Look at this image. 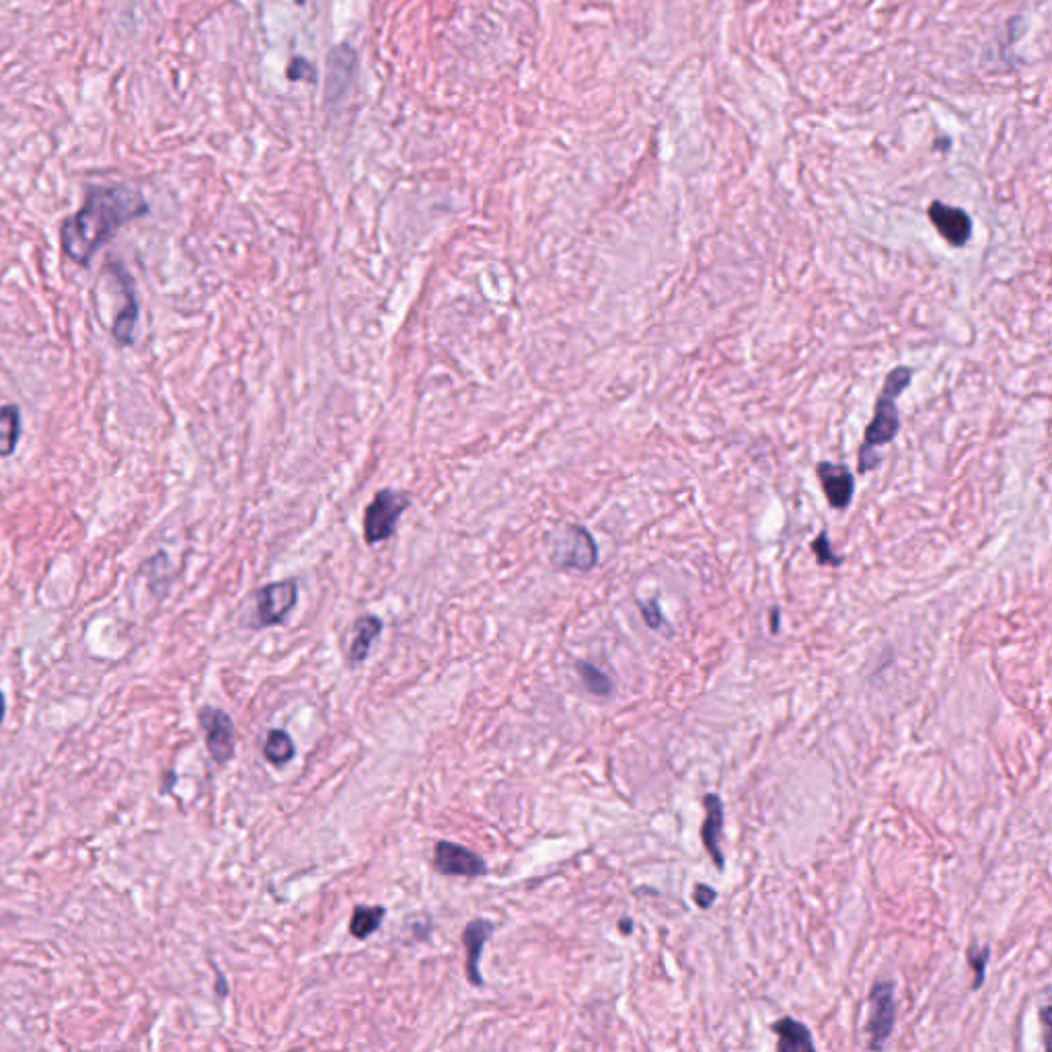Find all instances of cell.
I'll return each instance as SVG.
<instances>
[{
	"instance_id": "1",
	"label": "cell",
	"mask_w": 1052,
	"mask_h": 1052,
	"mask_svg": "<svg viewBox=\"0 0 1052 1052\" xmlns=\"http://www.w3.org/2000/svg\"><path fill=\"white\" fill-rule=\"evenodd\" d=\"M148 202L130 185H97L89 187L83 206L64 220L60 241L64 255L89 266L95 253L105 247L124 224L144 216Z\"/></svg>"
},
{
	"instance_id": "2",
	"label": "cell",
	"mask_w": 1052,
	"mask_h": 1052,
	"mask_svg": "<svg viewBox=\"0 0 1052 1052\" xmlns=\"http://www.w3.org/2000/svg\"><path fill=\"white\" fill-rule=\"evenodd\" d=\"M911 381H913V368L909 366H896L886 377L882 395L878 397L876 407H874V420L866 428V440H863V444L859 446V457H857L859 473H868L870 469H876L882 461L878 448L890 444L896 438L900 430L896 399L905 393Z\"/></svg>"
},
{
	"instance_id": "3",
	"label": "cell",
	"mask_w": 1052,
	"mask_h": 1052,
	"mask_svg": "<svg viewBox=\"0 0 1052 1052\" xmlns=\"http://www.w3.org/2000/svg\"><path fill=\"white\" fill-rule=\"evenodd\" d=\"M409 496L395 490H381L364 510V539L377 545L395 535L401 514L409 508Z\"/></svg>"
},
{
	"instance_id": "4",
	"label": "cell",
	"mask_w": 1052,
	"mask_h": 1052,
	"mask_svg": "<svg viewBox=\"0 0 1052 1052\" xmlns=\"http://www.w3.org/2000/svg\"><path fill=\"white\" fill-rule=\"evenodd\" d=\"M553 566L561 570L590 572L598 563V547L588 529L580 524H570L563 531L551 551Z\"/></svg>"
},
{
	"instance_id": "5",
	"label": "cell",
	"mask_w": 1052,
	"mask_h": 1052,
	"mask_svg": "<svg viewBox=\"0 0 1052 1052\" xmlns=\"http://www.w3.org/2000/svg\"><path fill=\"white\" fill-rule=\"evenodd\" d=\"M298 586L294 580L274 582L257 590V619L253 627H270L286 621L290 611L296 607Z\"/></svg>"
},
{
	"instance_id": "6",
	"label": "cell",
	"mask_w": 1052,
	"mask_h": 1052,
	"mask_svg": "<svg viewBox=\"0 0 1052 1052\" xmlns=\"http://www.w3.org/2000/svg\"><path fill=\"white\" fill-rule=\"evenodd\" d=\"M198 720L206 734V746L210 757L224 765L235 757V724L227 711L218 707L204 705L198 713Z\"/></svg>"
},
{
	"instance_id": "7",
	"label": "cell",
	"mask_w": 1052,
	"mask_h": 1052,
	"mask_svg": "<svg viewBox=\"0 0 1052 1052\" xmlns=\"http://www.w3.org/2000/svg\"><path fill=\"white\" fill-rule=\"evenodd\" d=\"M896 1020L894 985L890 981H878L870 991V1020H868V1048L880 1050L888 1042Z\"/></svg>"
},
{
	"instance_id": "8",
	"label": "cell",
	"mask_w": 1052,
	"mask_h": 1052,
	"mask_svg": "<svg viewBox=\"0 0 1052 1052\" xmlns=\"http://www.w3.org/2000/svg\"><path fill=\"white\" fill-rule=\"evenodd\" d=\"M434 866L442 876H461V878H479L487 874V863L473 853L471 849L438 841L434 847Z\"/></svg>"
},
{
	"instance_id": "9",
	"label": "cell",
	"mask_w": 1052,
	"mask_h": 1052,
	"mask_svg": "<svg viewBox=\"0 0 1052 1052\" xmlns=\"http://www.w3.org/2000/svg\"><path fill=\"white\" fill-rule=\"evenodd\" d=\"M107 270H109L111 276L118 278V282H120V286L124 290L126 305L118 313L116 323H114V331H111V333H114V342L120 348H126V346H132V342H134V329H136V321H138V300H136V292H134V280L126 272V268L122 266L120 261H109Z\"/></svg>"
},
{
	"instance_id": "10",
	"label": "cell",
	"mask_w": 1052,
	"mask_h": 1052,
	"mask_svg": "<svg viewBox=\"0 0 1052 1052\" xmlns=\"http://www.w3.org/2000/svg\"><path fill=\"white\" fill-rule=\"evenodd\" d=\"M816 475L820 479L822 492L826 496L831 508L845 510L855 496V475L847 469V465H835V463H818Z\"/></svg>"
},
{
	"instance_id": "11",
	"label": "cell",
	"mask_w": 1052,
	"mask_h": 1052,
	"mask_svg": "<svg viewBox=\"0 0 1052 1052\" xmlns=\"http://www.w3.org/2000/svg\"><path fill=\"white\" fill-rule=\"evenodd\" d=\"M929 220L942 239L954 247H964L972 235V220L962 208H954L944 202H931Z\"/></svg>"
},
{
	"instance_id": "12",
	"label": "cell",
	"mask_w": 1052,
	"mask_h": 1052,
	"mask_svg": "<svg viewBox=\"0 0 1052 1052\" xmlns=\"http://www.w3.org/2000/svg\"><path fill=\"white\" fill-rule=\"evenodd\" d=\"M494 929L496 925L487 919H475L463 929V946H465V956H467L465 972H467V981L473 987H483L485 983L479 972V960L483 954V946L487 944V939L492 937Z\"/></svg>"
},
{
	"instance_id": "13",
	"label": "cell",
	"mask_w": 1052,
	"mask_h": 1052,
	"mask_svg": "<svg viewBox=\"0 0 1052 1052\" xmlns=\"http://www.w3.org/2000/svg\"><path fill=\"white\" fill-rule=\"evenodd\" d=\"M703 806H705V820L701 826V839L713 863H716V868L724 870L726 859L720 849V837L724 831V802L718 794H707L703 798Z\"/></svg>"
},
{
	"instance_id": "14",
	"label": "cell",
	"mask_w": 1052,
	"mask_h": 1052,
	"mask_svg": "<svg viewBox=\"0 0 1052 1052\" xmlns=\"http://www.w3.org/2000/svg\"><path fill=\"white\" fill-rule=\"evenodd\" d=\"M327 66L329 68H327L325 97H327V101H340V99H344V95L350 89V83L354 79L356 54L348 46L333 48Z\"/></svg>"
},
{
	"instance_id": "15",
	"label": "cell",
	"mask_w": 1052,
	"mask_h": 1052,
	"mask_svg": "<svg viewBox=\"0 0 1052 1052\" xmlns=\"http://www.w3.org/2000/svg\"><path fill=\"white\" fill-rule=\"evenodd\" d=\"M383 631V621L374 615H362L354 623V635L348 648V658L352 664H360L366 660L372 642L377 640Z\"/></svg>"
},
{
	"instance_id": "16",
	"label": "cell",
	"mask_w": 1052,
	"mask_h": 1052,
	"mask_svg": "<svg viewBox=\"0 0 1052 1052\" xmlns=\"http://www.w3.org/2000/svg\"><path fill=\"white\" fill-rule=\"evenodd\" d=\"M773 1032L779 1036V1042H777V1048L779 1050H785V1052H792V1050H814V1040H812V1034L810 1030L796 1022L794 1018H781L779 1022L773 1024Z\"/></svg>"
},
{
	"instance_id": "17",
	"label": "cell",
	"mask_w": 1052,
	"mask_h": 1052,
	"mask_svg": "<svg viewBox=\"0 0 1052 1052\" xmlns=\"http://www.w3.org/2000/svg\"><path fill=\"white\" fill-rule=\"evenodd\" d=\"M21 436V411L17 405L9 403L0 407V459H7L15 453Z\"/></svg>"
},
{
	"instance_id": "18",
	"label": "cell",
	"mask_w": 1052,
	"mask_h": 1052,
	"mask_svg": "<svg viewBox=\"0 0 1052 1052\" xmlns=\"http://www.w3.org/2000/svg\"><path fill=\"white\" fill-rule=\"evenodd\" d=\"M387 915L385 907H356L350 921V933L356 939H366L374 931H379Z\"/></svg>"
},
{
	"instance_id": "19",
	"label": "cell",
	"mask_w": 1052,
	"mask_h": 1052,
	"mask_svg": "<svg viewBox=\"0 0 1052 1052\" xmlns=\"http://www.w3.org/2000/svg\"><path fill=\"white\" fill-rule=\"evenodd\" d=\"M296 753L294 748V742L290 738L288 732L284 730H272L268 734V740H266V746H263V755H266V759L276 765V767H282L286 765L288 761H292Z\"/></svg>"
},
{
	"instance_id": "20",
	"label": "cell",
	"mask_w": 1052,
	"mask_h": 1052,
	"mask_svg": "<svg viewBox=\"0 0 1052 1052\" xmlns=\"http://www.w3.org/2000/svg\"><path fill=\"white\" fill-rule=\"evenodd\" d=\"M576 670L580 674L584 687L588 689V693H592L596 697H609L613 693V681L609 679V674H605L603 670H600L598 666H594L592 662L580 660V662H576Z\"/></svg>"
},
{
	"instance_id": "21",
	"label": "cell",
	"mask_w": 1052,
	"mask_h": 1052,
	"mask_svg": "<svg viewBox=\"0 0 1052 1052\" xmlns=\"http://www.w3.org/2000/svg\"><path fill=\"white\" fill-rule=\"evenodd\" d=\"M989 958H991V948L989 946H976V944H970L968 946V952H966V960L974 972V981H972V991H979L985 983V976H987V964H989Z\"/></svg>"
},
{
	"instance_id": "22",
	"label": "cell",
	"mask_w": 1052,
	"mask_h": 1052,
	"mask_svg": "<svg viewBox=\"0 0 1052 1052\" xmlns=\"http://www.w3.org/2000/svg\"><path fill=\"white\" fill-rule=\"evenodd\" d=\"M812 551L818 559L820 566H841L843 563V557L835 555L833 553V547H831V541H829V535H826L824 531L816 537V541L812 543Z\"/></svg>"
},
{
	"instance_id": "23",
	"label": "cell",
	"mask_w": 1052,
	"mask_h": 1052,
	"mask_svg": "<svg viewBox=\"0 0 1052 1052\" xmlns=\"http://www.w3.org/2000/svg\"><path fill=\"white\" fill-rule=\"evenodd\" d=\"M286 74H288V77H290L292 81L305 79V77H307L309 81H315V68H313L307 60H303V58H294V60L290 62Z\"/></svg>"
},
{
	"instance_id": "24",
	"label": "cell",
	"mask_w": 1052,
	"mask_h": 1052,
	"mask_svg": "<svg viewBox=\"0 0 1052 1052\" xmlns=\"http://www.w3.org/2000/svg\"><path fill=\"white\" fill-rule=\"evenodd\" d=\"M640 607H642V615H644V619H646L650 629H662L666 625V621L662 617V611L658 607V600H650V603H644Z\"/></svg>"
},
{
	"instance_id": "25",
	"label": "cell",
	"mask_w": 1052,
	"mask_h": 1052,
	"mask_svg": "<svg viewBox=\"0 0 1052 1052\" xmlns=\"http://www.w3.org/2000/svg\"><path fill=\"white\" fill-rule=\"evenodd\" d=\"M716 898H718V892L713 890L711 886H707V884H697L695 890H693V900H695V905L699 909L713 907V903H716Z\"/></svg>"
},
{
	"instance_id": "26",
	"label": "cell",
	"mask_w": 1052,
	"mask_h": 1052,
	"mask_svg": "<svg viewBox=\"0 0 1052 1052\" xmlns=\"http://www.w3.org/2000/svg\"><path fill=\"white\" fill-rule=\"evenodd\" d=\"M779 631V609L771 611V633Z\"/></svg>"
},
{
	"instance_id": "27",
	"label": "cell",
	"mask_w": 1052,
	"mask_h": 1052,
	"mask_svg": "<svg viewBox=\"0 0 1052 1052\" xmlns=\"http://www.w3.org/2000/svg\"><path fill=\"white\" fill-rule=\"evenodd\" d=\"M5 716H7V699H5L3 691H0V724H3Z\"/></svg>"
},
{
	"instance_id": "28",
	"label": "cell",
	"mask_w": 1052,
	"mask_h": 1052,
	"mask_svg": "<svg viewBox=\"0 0 1052 1052\" xmlns=\"http://www.w3.org/2000/svg\"><path fill=\"white\" fill-rule=\"evenodd\" d=\"M619 929H621V931H623L625 935H629V933L633 931V923H631V919H627V917H625V919H621V923H619Z\"/></svg>"
}]
</instances>
